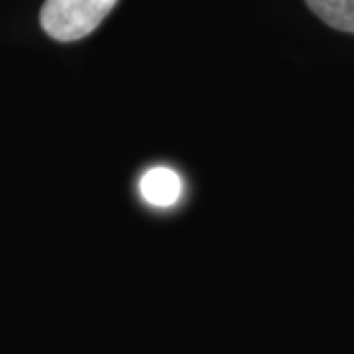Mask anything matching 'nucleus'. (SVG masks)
Segmentation results:
<instances>
[{"mask_svg":"<svg viewBox=\"0 0 354 354\" xmlns=\"http://www.w3.org/2000/svg\"><path fill=\"white\" fill-rule=\"evenodd\" d=\"M140 193L153 207H169L181 195V179L169 167H153L142 177Z\"/></svg>","mask_w":354,"mask_h":354,"instance_id":"nucleus-2","label":"nucleus"},{"mask_svg":"<svg viewBox=\"0 0 354 354\" xmlns=\"http://www.w3.org/2000/svg\"><path fill=\"white\" fill-rule=\"evenodd\" d=\"M118 0H46L39 22L50 38L77 41L95 32Z\"/></svg>","mask_w":354,"mask_h":354,"instance_id":"nucleus-1","label":"nucleus"},{"mask_svg":"<svg viewBox=\"0 0 354 354\" xmlns=\"http://www.w3.org/2000/svg\"><path fill=\"white\" fill-rule=\"evenodd\" d=\"M305 4L327 26L354 34V0H305Z\"/></svg>","mask_w":354,"mask_h":354,"instance_id":"nucleus-3","label":"nucleus"}]
</instances>
